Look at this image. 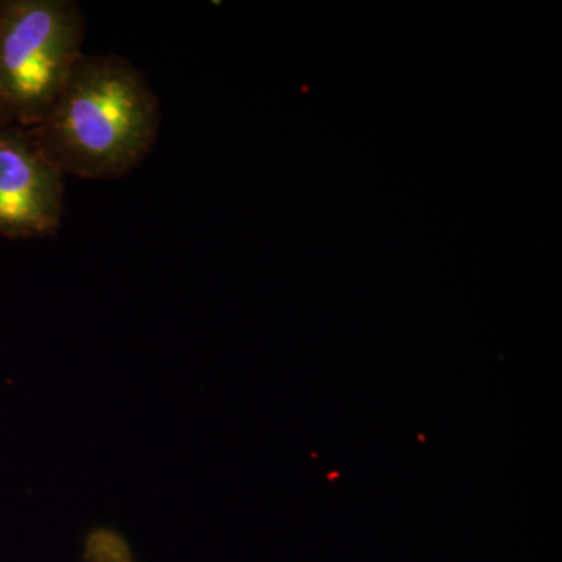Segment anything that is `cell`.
I'll list each match as a JSON object with an SVG mask.
<instances>
[{"label": "cell", "mask_w": 562, "mask_h": 562, "mask_svg": "<svg viewBox=\"0 0 562 562\" xmlns=\"http://www.w3.org/2000/svg\"><path fill=\"white\" fill-rule=\"evenodd\" d=\"M85 33L72 0L0 2V99L13 124L44 121L85 57Z\"/></svg>", "instance_id": "obj_2"}, {"label": "cell", "mask_w": 562, "mask_h": 562, "mask_svg": "<svg viewBox=\"0 0 562 562\" xmlns=\"http://www.w3.org/2000/svg\"><path fill=\"white\" fill-rule=\"evenodd\" d=\"M160 125V99L132 61L85 55L47 116L29 131L65 177L114 180L146 160Z\"/></svg>", "instance_id": "obj_1"}, {"label": "cell", "mask_w": 562, "mask_h": 562, "mask_svg": "<svg viewBox=\"0 0 562 562\" xmlns=\"http://www.w3.org/2000/svg\"><path fill=\"white\" fill-rule=\"evenodd\" d=\"M13 124L11 122L9 113H7L5 106H3L2 99H0V127H5V125Z\"/></svg>", "instance_id": "obj_4"}, {"label": "cell", "mask_w": 562, "mask_h": 562, "mask_svg": "<svg viewBox=\"0 0 562 562\" xmlns=\"http://www.w3.org/2000/svg\"><path fill=\"white\" fill-rule=\"evenodd\" d=\"M65 213V173L29 128L0 127V236L14 241L57 235Z\"/></svg>", "instance_id": "obj_3"}]
</instances>
